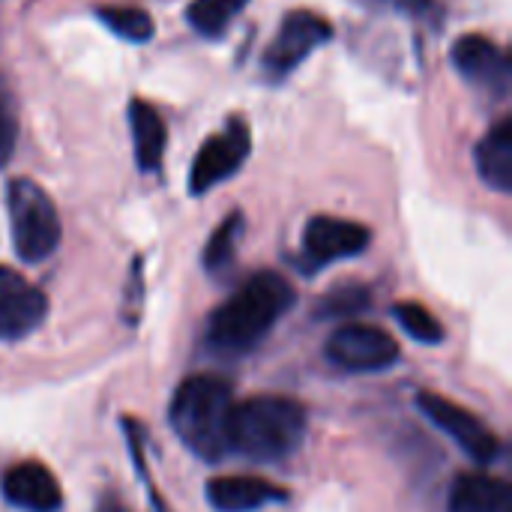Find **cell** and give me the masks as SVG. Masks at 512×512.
<instances>
[{"mask_svg":"<svg viewBox=\"0 0 512 512\" xmlns=\"http://www.w3.org/2000/svg\"><path fill=\"white\" fill-rule=\"evenodd\" d=\"M297 294L294 285L273 270L249 276L213 315L207 324V348L219 357H243L255 351L291 312Z\"/></svg>","mask_w":512,"mask_h":512,"instance_id":"6da1fadb","label":"cell"},{"mask_svg":"<svg viewBox=\"0 0 512 512\" xmlns=\"http://www.w3.org/2000/svg\"><path fill=\"white\" fill-rule=\"evenodd\" d=\"M306 408L288 396H252L234 402L228 453L252 462H282L300 450L306 438Z\"/></svg>","mask_w":512,"mask_h":512,"instance_id":"7a4b0ae2","label":"cell"},{"mask_svg":"<svg viewBox=\"0 0 512 512\" xmlns=\"http://www.w3.org/2000/svg\"><path fill=\"white\" fill-rule=\"evenodd\" d=\"M234 414L231 384L216 375L186 378L168 408L171 429L186 444V450L204 462H219L228 453V429Z\"/></svg>","mask_w":512,"mask_h":512,"instance_id":"3957f363","label":"cell"},{"mask_svg":"<svg viewBox=\"0 0 512 512\" xmlns=\"http://www.w3.org/2000/svg\"><path fill=\"white\" fill-rule=\"evenodd\" d=\"M6 213H9V225H12V243L21 261L27 264H39L45 258L54 255V249L60 246V216L54 201L48 198V192L27 180V177H15L6 186Z\"/></svg>","mask_w":512,"mask_h":512,"instance_id":"277c9868","label":"cell"},{"mask_svg":"<svg viewBox=\"0 0 512 512\" xmlns=\"http://www.w3.org/2000/svg\"><path fill=\"white\" fill-rule=\"evenodd\" d=\"M402 357L399 342L375 324H342L327 339V360L351 375L387 372Z\"/></svg>","mask_w":512,"mask_h":512,"instance_id":"5b68a950","label":"cell"},{"mask_svg":"<svg viewBox=\"0 0 512 512\" xmlns=\"http://www.w3.org/2000/svg\"><path fill=\"white\" fill-rule=\"evenodd\" d=\"M417 408L423 411V417L435 429H441L477 465H492L501 456L498 435L489 426H483L477 414H471L468 408L456 405L453 399H444L441 393H420L417 396Z\"/></svg>","mask_w":512,"mask_h":512,"instance_id":"8992f818","label":"cell"},{"mask_svg":"<svg viewBox=\"0 0 512 512\" xmlns=\"http://www.w3.org/2000/svg\"><path fill=\"white\" fill-rule=\"evenodd\" d=\"M333 36V24L312 12V9H294L282 18L279 33L264 51V72L270 78H285L291 75L315 48L327 45Z\"/></svg>","mask_w":512,"mask_h":512,"instance_id":"52a82bcc","label":"cell"},{"mask_svg":"<svg viewBox=\"0 0 512 512\" xmlns=\"http://www.w3.org/2000/svg\"><path fill=\"white\" fill-rule=\"evenodd\" d=\"M456 72L492 102H504L512 84V66L507 51L483 33H465L453 42Z\"/></svg>","mask_w":512,"mask_h":512,"instance_id":"ba28073f","label":"cell"},{"mask_svg":"<svg viewBox=\"0 0 512 512\" xmlns=\"http://www.w3.org/2000/svg\"><path fill=\"white\" fill-rule=\"evenodd\" d=\"M249 150H252L249 126L240 117L228 120V126L222 132L210 135L204 141V147L195 153L192 168H189V192L204 195L213 186H219L222 180L234 177L240 171V165L246 162Z\"/></svg>","mask_w":512,"mask_h":512,"instance_id":"9c48e42d","label":"cell"},{"mask_svg":"<svg viewBox=\"0 0 512 512\" xmlns=\"http://www.w3.org/2000/svg\"><path fill=\"white\" fill-rule=\"evenodd\" d=\"M372 240V231L360 222L339 216H312L303 231V258L300 267L312 276L336 261L360 255Z\"/></svg>","mask_w":512,"mask_h":512,"instance_id":"30bf717a","label":"cell"},{"mask_svg":"<svg viewBox=\"0 0 512 512\" xmlns=\"http://www.w3.org/2000/svg\"><path fill=\"white\" fill-rule=\"evenodd\" d=\"M48 297L12 267H0V342H21L42 327Z\"/></svg>","mask_w":512,"mask_h":512,"instance_id":"8fae6325","label":"cell"},{"mask_svg":"<svg viewBox=\"0 0 512 512\" xmlns=\"http://www.w3.org/2000/svg\"><path fill=\"white\" fill-rule=\"evenodd\" d=\"M3 498L24 512H57L63 504L60 483L42 462H21L3 474Z\"/></svg>","mask_w":512,"mask_h":512,"instance_id":"7c38bea8","label":"cell"},{"mask_svg":"<svg viewBox=\"0 0 512 512\" xmlns=\"http://www.w3.org/2000/svg\"><path fill=\"white\" fill-rule=\"evenodd\" d=\"M279 501H288V492L264 477L231 474L207 483V504L216 512H255Z\"/></svg>","mask_w":512,"mask_h":512,"instance_id":"4fadbf2b","label":"cell"},{"mask_svg":"<svg viewBox=\"0 0 512 512\" xmlns=\"http://www.w3.org/2000/svg\"><path fill=\"white\" fill-rule=\"evenodd\" d=\"M474 165L480 180L501 192L510 195L512 192V120L504 117L501 123H495L477 144L474 150Z\"/></svg>","mask_w":512,"mask_h":512,"instance_id":"5bb4252c","label":"cell"},{"mask_svg":"<svg viewBox=\"0 0 512 512\" xmlns=\"http://www.w3.org/2000/svg\"><path fill=\"white\" fill-rule=\"evenodd\" d=\"M450 512H510V486L492 474H459L450 489Z\"/></svg>","mask_w":512,"mask_h":512,"instance_id":"9a60e30c","label":"cell"},{"mask_svg":"<svg viewBox=\"0 0 512 512\" xmlns=\"http://www.w3.org/2000/svg\"><path fill=\"white\" fill-rule=\"evenodd\" d=\"M129 126H132V138H135V159L141 171H159L165 147H168V129L162 114L144 102V99H132L129 102Z\"/></svg>","mask_w":512,"mask_h":512,"instance_id":"2e32d148","label":"cell"},{"mask_svg":"<svg viewBox=\"0 0 512 512\" xmlns=\"http://www.w3.org/2000/svg\"><path fill=\"white\" fill-rule=\"evenodd\" d=\"M249 6V0H192L186 18L195 33L207 39H219L231 30L234 18Z\"/></svg>","mask_w":512,"mask_h":512,"instance_id":"e0dca14e","label":"cell"},{"mask_svg":"<svg viewBox=\"0 0 512 512\" xmlns=\"http://www.w3.org/2000/svg\"><path fill=\"white\" fill-rule=\"evenodd\" d=\"M243 213L234 210L231 216H225L219 222V228L210 234L207 246H204V270L207 273H222L234 264V255H237V246H240V237H243Z\"/></svg>","mask_w":512,"mask_h":512,"instance_id":"ac0fdd59","label":"cell"},{"mask_svg":"<svg viewBox=\"0 0 512 512\" xmlns=\"http://www.w3.org/2000/svg\"><path fill=\"white\" fill-rule=\"evenodd\" d=\"M96 18L111 33H117L120 39H129V42H147L156 33L153 18L138 6H99Z\"/></svg>","mask_w":512,"mask_h":512,"instance_id":"d6986e66","label":"cell"},{"mask_svg":"<svg viewBox=\"0 0 512 512\" xmlns=\"http://www.w3.org/2000/svg\"><path fill=\"white\" fill-rule=\"evenodd\" d=\"M393 315H396L399 327H402L411 339H417V342H423V345H441L444 336H447L444 324H441L426 306H420V303H396V306H393Z\"/></svg>","mask_w":512,"mask_h":512,"instance_id":"ffe728a7","label":"cell"},{"mask_svg":"<svg viewBox=\"0 0 512 512\" xmlns=\"http://www.w3.org/2000/svg\"><path fill=\"white\" fill-rule=\"evenodd\" d=\"M369 306H372V294L363 285H342L318 303L315 315L333 318V321H351L354 315H360Z\"/></svg>","mask_w":512,"mask_h":512,"instance_id":"44dd1931","label":"cell"},{"mask_svg":"<svg viewBox=\"0 0 512 512\" xmlns=\"http://www.w3.org/2000/svg\"><path fill=\"white\" fill-rule=\"evenodd\" d=\"M18 141V111H15V96L9 84L0 75V168L12 159Z\"/></svg>","mask_w":512,"mask_h":512,"instance_id":"7402d4cb","label":"cell"},{"mask_svg":"<svg viewBox=\"0 0 512 512\" xmlns=\"http://www.w3.org/2000/svg\"><path fill=\"white\" fill-rule=\"evenodd\" d=\"M384 3H390L393 9L408 12V15H423L432 6V0H384Z\"/></svg>","mask_w":512,"mask_h":512,"instance_id":"603a6c76","label":"cell"},{"mask_svg":"<svg viewBox=\"0 0 512 512\" xmlns=\"http://www.w3.org/2000/svg\"><path fill=\"white\" fill-rule=\"evenodd\" d=\"M96 512H129L117 498H102V504L96 507Z\"/></svg>","mask_w":512,"mask_h":512,"instance_id":"cb8c5ba5","label":"cell"}]
</instances>
